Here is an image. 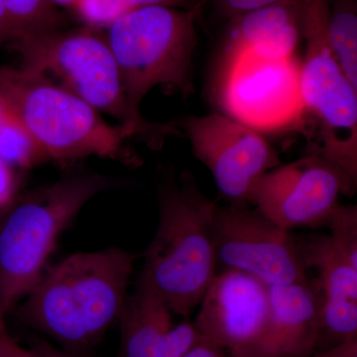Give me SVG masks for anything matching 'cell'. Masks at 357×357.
<instances>
[{
	"label": "cell",
	"instance_id": "22",
	"mask_svg": "<svg viewBox=\"0 0 357 357\" xmlns=\"http://www.w3.org/2000/svg\"><path fill=\"white\" fill-rule=\"evenodd\" d=\"M279 1L281 0H215L218 10L229 20H234L241 14L248 13V11L255 10L260 7L270 6V4Z\"/></svg>",
	"mask_w": 357,
	"mask_h": 357
},
{
	"label": "cell",
	"instance_id": "26",
	"mask_svg": "<svg viewBox=\"0 0 357 357\" xmlns=\"http://www.w3.org/2000/svg\"><path fill=\"white\" fill-rule=\"evenodd\" d=\"M225 352L215 345L202 340L196 347H192L191 351L182 357H229L225 356Z\"/></svg>",
	"mask_w": 357,
	"mask_h": 357
},
{
	"label": "cell",
	"instance_id": "15",
	"mask_svg": "<svg viewBox=\"0 0 357 357\" xmlns=\"http://www.w3.org/2000/svg\"><path fill=\"white\" fill-rule=\"evenodd\" d=\"M158 298L137 289L128 296L119 321L121 357H182L202 340L189 321L175 325Z\"/></svg>",
	"mask_w": 357,
	"mask_h": 357
},
{
	"label": "cell",
	"instance_id": "6",
	"mask_svg": "<svg viewBox=\"0 0 357 357\" xmlns=\"http://www.w3.org/2000/svg\"><path fill=\"white\" fill-rule=\"evenodd\" d=\"M203 6L135 7L107 28L105 36L135 116L144 117L141 103L156 86L184 96L195 93L192 56L198 42L196 20Z\"/></svg>",
	"mask_w": 357,
	"mask_h": 357
},
{
	"label": "cell",
	"instance_id": "23",
	"mask_svg": "<svg viewBox=\"0 0 357 357\" xmlns=\"http://www.w3.org/2000/svg\"><path fill=\"white\" fill-rule=\"evenodd\" d=\"M14 190V178L11 165L0 159V208L10 202Z\"/></svg>",
	"mask_w": 357,
	"mask_h": 357
},
{
	"label": "cell",
	"instance_id": "14",
	"mask_svg": "<svg viewBox=\"0 0 357 357\" xmlns=\"http://www.w3.org/2000/svg\"><path fill=\"white\" fill-rule=\"evenodd\" d=\"M307 269L319 273L321 297V340L324 335L338 345L356 342L357 268L333 243L330 236L300 243Z\"/></svg>",
	"mask_w": 357,
	"mask_h": 357
},
{
	"label": "cell",
	"instance_id": "27",
	"mask_svg": "<svg viewBox=\"0 0 357 357\" xmlns=\"http://www.w3.org/2000/svg\"><path fill=\"white\" fill-rule=\"evenodd\" d=\"M16 39L15 31L4 7L3 1L0 0V45L10 43Z\"/></svg>",
	"mask_w": 357,
	"mask_h": 357
},
{
	"label": "cell",
	"instance_id": "31",
	"mask_svg": "<svg viewBox=\"0 0 357 357\" xmlns=\"http://www.w3.org/2000/svg\"><path fill=\"white\" fill-rule=\"evenodd\" d=\"M31 357H40L33 349H31Z\"/></svg>",
	"mask_w": 357,
	"mask_h": 357
},
{
	"label": "cell",
	"instance_id": "18",
	"mask_svg": "<svg viewBox=\"0 0 357 357\" xmlns=\"http://www.w3.org/2000/svg\"><path fill=\"white\" fill-rule=\"evenodd\" d=\"M0 159L9 165L32 167L47 159L15 115L0 98Z\"/></svg>",
	"mask_w": 357,
	"mask_h": 357
},
{
	"label": "cell",
	"instance_id": "24",
	"mask_svg": "<svg viewBox=\"0 0 357 357\" xmlns=\"http://www.w3.org/2000/svg\"><path fill=\"white\" fill-rule=\"evenodd\" d=\"M0 357H31V349L21 347L6 331L0 333Z\"/></svg>",
	"mask_w": 357,
	"mask_h": 357
},
{
	"label": "cell",
	"instance_id": "30",
	"mask_svg": "<svg viewBox=\"0 0 357 357\" xmlns=\"http://www.w3.org/2000/svg\"><path fill=\"white\" fill-rule=\"evenodd\" d=\"M54 6L57 7H65V8L73 9L77 0H50Z\"/></svg>",
	"mask_w": 357,
	"mask_h": 357
},
{
	"label": "cell",
	"instance_id": "16",
	"mask_svg": "<svg viewBox=\"0 0 357 357\" xmlns=\"http://www.w3.org/2000/svg\"><path fill=\"white\" fill-rule=\"evenodd\" d=\"M302 39L299 0H281L230 20L227 52L248 51L268 60L295 56Z\"/></svg>",
	"mask_w": 357,
	"mask_h": 357
},
{
	"label": "cell",
	"instance_id": "13",
	"mask_svg": "<svg viewBox=\"0 0 357 357\" xmlns=\"http://www.w3.org/2000/svg\"><path fill=\"white\" fill-rule=\"evenodd\" d=\"M270 312L245 357H310L321 342V294L309 282L269 286Z\"/></svg>",
	"mask_w": 357,
	"mask_h": 357
},
{
	"label": "cell",
	"instance_id": "10",
	"mask_svg": "<svg viewBox=\"0 0 357 357\" xmlns=\"http://www.w3.org/2000/svg\"><path fill=\"white\" fill-rule=\"evenodd\" d=\"M174 123L229 203L252 204L259 181L280 165L278 155L261 133L227 115H191Z\"/></svg>",
	"mask_w": 357,
	"mask_h": 357
},
{
	"label": "cell",
	"instance_id": "20",
	"mask_svg": "<svg viewBox=\"0 0 357 357\" xmlns=\"http://www.w3.org/2000/svg\"><path fill=\"white\" fill-rule=\"evenodd\" d=\"M321 227L331 230L333 243L349 262L357 268V208L337 204Z\"/></svg>",
	"mask_w": 357,
	"mask_h": 357
},
{
	"label": "cell",
	"instance_id": "3",
	"mask_svg": "<svg viewBox=\"0 0 357 357\" xmlns=\"http://www.w3.org/2000/svg\"><path fill=\"white\" fill-rule=\"evenodd\" d=\"M115 184L102 174H72L33 190L10 208L0 227V333L6 314L43 274L61 234L84 204Z\"/></svg>",
	"mask_w": 357,
	"mask_h": 357
},
{
	"label": "cell",
	"instance_id": "8",
	"mask_svg": "<svg viewBox=\"0 0 357 357\" xmlns=\"http://www.w3.org/2000/svg\"><path fill=\"white\" fill-rule=\"evenodd\" d=\"M227 53L218 86L223 114L259 133L299 126L307 114L299 59L268 60L248 51Z\"/></svg>",
	"mask_w": 357,
	"mask_h": 357
},
{
	"label": "cell",
	"instance_id": "1",
	"mask_svg": "<svg viewBox=\"0 0 357 357\" xmlns=\"http://www.w3.org/2000/svg\"><path fill=\"white\" fill-rule=\"evenodd\" d=\"M137 258L119 248L68 256L43 272L17 314L65 349H89L119 321Z\"/></svg>",
	"mask_w": 357,
	"mask_h": 357
},
{
	"label": "cell",
	"instance_id": "2",
	"mask_svg": "<svg viewBox=\"0 0 357 357\" xmlns=\"http://www.w3.org/2000/svg\"><path fill=\"white\" fill-rule=\"evenodd\" d=\"M158 202V225L144 253L137 289L188 319L218 272L213 229L218 204L188 171L162 185Z\"/></svg>",
	"mask_w": 357,
	"mask_h": 357
},
{
	"label": "cell",
	"instance_id": "25",
	"mask_svg": "<svg viewBox=\"0 0 357 357\" xmlns=\"http://www.w3.org/2000/svg\"><path fill=\"white\" fill-rule=\"evenodd\" d=\"M131 8L141 6H163L189 9L201 3H192V0H126ZM204 2V1H202Z\"/></svg>",
	"mask_w": 357,
	"mask_h": 357
},
{
	"label": "cell",
	"instance_id": "19",
	"mask_svg": "<svg viewBox=\"0 0 357 357\" xmlns=\"http://www.w3.org/2000/svg\"><path fill=\"white\" fill-rule=\"evenodd\" d=\"M16 39L61 29L62 14L50 0H2Z\"/></svg>",
	"mask_w": 357,
	"mask_h": 357
},
{
	"label": "cell",
	"instance_id": "4",
	"mask_svg": "<svg viewBox=\"0 0 357 357\" xmlns=\"http://www.w3.org/2000/svg\"><path fill=\"white\" fill-rule=\"evenodd\" d=\"M0 98L47 159H128L124 143L135 137L133 131L110 126L98 110L46 75L0 66Z\"/></svg>",
	"mask_w": 357,
	"mask_h": 357
},
{
	"label": "cell",
	"instance_id": "29",
	"mask_svg": "<svg viewBox=\"0 0 357 357\" xmlns=\"http://www.w3.org/2000/svg\"><path fill=\"white\" fill-rule=\"evenodd\" d=\"M316 357H357L356 342L338 345L333 351Z\"/></svg>",
	"mask_w": 357,
	"mask_h": 357
},
{
	"label": "cell",
	"instance_id": "5",
	"mask_svg": "<svg viewBox=\"0 0 357 357\" xmlns=\"http://www.w3.org/2000/svg\"><path fill=\"white\" fill-rule=\"evenodd\" d=\"M10 47L20 55V68L57 77L63 86L98 112L114 116L150 147H159L166 137H182L174 122H152L132 114L116 61L102 30L88 26L61 28L14 40Z\"/></svg>",
	"mask_w": 357,
	"mask_h": 357
},
{
	"label": "cell",
	"instance_id": "7",
	"mask_svg": "<svg viewBox=\"0 0 357 357\" xmlns=\"http://www.w3.org/2000/svg\"><path fill=\"white\" fill-rule=\"evenodd\" d=\"M302 39L301 91L306 112L319 123L309 153L342 168L357 182V91L338 65L328 39L330 0H299Z\"/></svg>",
	"mask_w": 357,
	"mask_h": 357
},
{
	"label": "cell",
	"instance_id": "21",
	"mask_svg": "<svg viewBox=\"0 0 357 357\" xmlns=\"http://www.w3.org/2000/svg\"><path fill=\"white\" fill-rule=\"evenodd\" d=\"M130 9L126 0H77L72 10L84 26L102 30Z\"/></svg>",
	"mask_w": 357,
	"mask_h": 357
},
{
	"label": "cell",
	"instance_id": "9",
	"mask_svg": "<svg viewBox=\"0 0 357 357\" xmlns=\"http://www.w3.org/2000/svg\"><path fill=\"white\" fill-rule=\"evenodd\" d=\"M252 204L230 203L213 213L218 268L252 275L268 286L307 283L298 239Z\"/></svg>",
	"mask_w": 357,
	"mask_h": 357
},
{
	"label": "cell",
	"instance_id": "28",
	"mask_svg": "<svg viewBox=\"0 0 357 357\" xmlns=\"http://www.w3.org/2000/svg\"><path fill=\"white\" fill-rule=\"evenodd\" d=\"M32 349L40 357H77L69 352L59 351L53 345L49 344L48 342H43V340H36Z\"/></svg>",
	"mask_w": 357,
	"mask_h": 357
},
{
	"label": "cell",
	"instance_id": "11",
	"mask_svg": "<svg viewBox=\"0 0 357 357\" xmlns=\"http://www.w3.org/2000/svg\"><path fill=\"white\" fill-rule=\"evenodd\" d=\"M356 182L319 155L279 165L256 187L252 204L282 229L321 227L340 195L354 194Z\"/></svg>",
	"mask_w": 357,
	"mask_h": 357
},
{
	"label": "cell",
	"instance_id": "12",
	"mask_svg": "<svg viewBox=\"0 0 357 357\" xmlns=\"http://www.w3.org/2000/svg\"><path fill=\"white\" fill-rule=\"evenodd\" d=\"M199 306L192 324L202 340L230 357H245L266 326L269 286L245 272L222 269L213 277Z\"/></svg>",
	"mask_w": 357,
	"mask_h": 357
},
{
	"label": "cell",
	"instance_id": "17",
	"mask_svg": "<svg viewBox=\"0 0 357 357\" xmlns=\"http://www.w3.org/2000/svg\"><path fill=\"white\" fill-rule=\"evenodd\" d=\"M328 39L345 77L357 91L356 0H333L328 11Z\"/></svg>",
	"mask_w": 357,
	"mask_h": 357
}]
</instances>
